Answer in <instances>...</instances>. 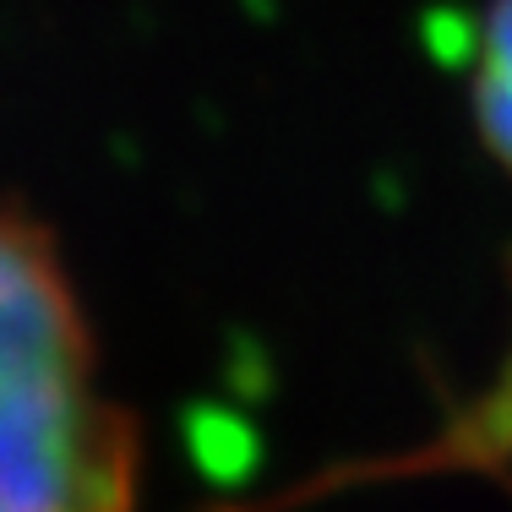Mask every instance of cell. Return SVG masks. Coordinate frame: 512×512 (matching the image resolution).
<instances>
[{"label":"cell","mask_w":512,"mask_h":512,"mask_svg":"<svg viewBox=\"0 0 512 512\" xmlns=\"http://www.w3.org/2000/svg\"><path fill=\"white\" fill-rule=\"evenodd\" d=\"M137 431L50 240L0 213V512H131Z\"/></svg>","instance_id":"obj_1"},{"label":"cell","mask_w":512,"mask_h":512,"mask_svg":"<svg viewBox=\"0 0 512 512\" xmlns=\"http://www.w3.org/2000/svg\"><path fill=\"white\" fill-rule=\"evenodd\" d=\"M474 115L496 158L512 169V0H496L485 17L480 60H474Z\"/></svg>","instance_id":"obj_2"}]
</instances>
